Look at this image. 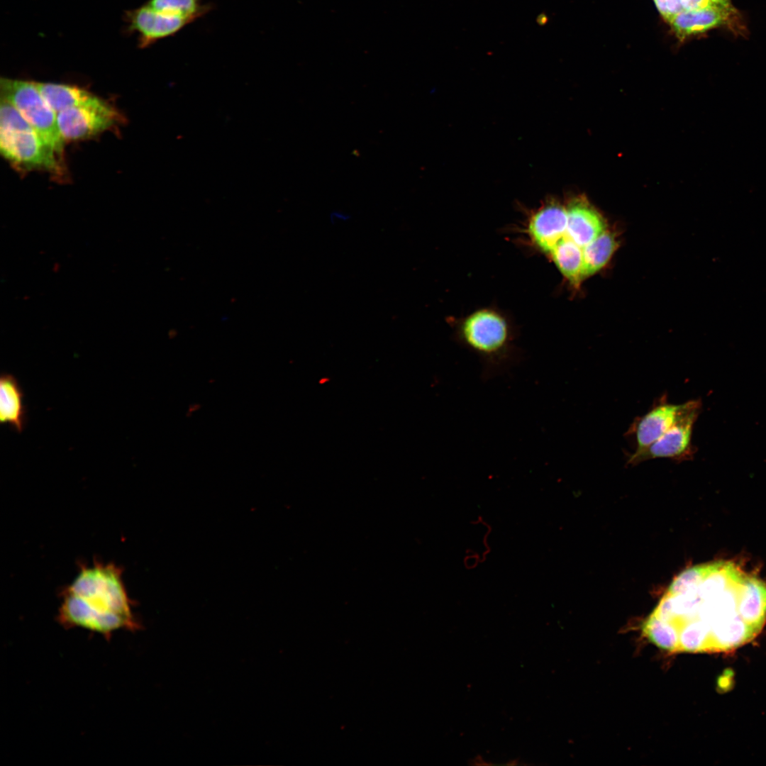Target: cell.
Instances as JSON below:
<instances>
[{"mask_svg":"<svg viewBox=\"0 0 766 766\" xmlns=\"http://www.w3.org/2000/svg\"><path fill=\"white\" fill-rule=\"evenodd\" d=\"M567 223L566 208L557 202H550L532 216L528 231L533 243L542 251L550 253L565 235Z\"/></svg>","mask_w":766,"mask_h":766,"instance_id":"cell-9","label":"cell"},{"mask_svg":"<svg viewBox=\"0 0 766 766\" xmlns=\"http://www.w3.org/2000/svg\"><path fill=\"white\" fill-rule=\"evenodd\" d=\"M1 97L11 104L62 159L65 141L57 125L55 113L43 98L35 82L1 78Z\"/></svg>","mask_w":766,"mask_h":766,"instance_id":"cell-4","label":"cell"},{"mask_svg":"<svg viewBox=\"0 0 766 766\" xmlns=\"http://www.w3.org/2000/svg\"><path fill=\"white\" fill-rule=\"evenodd\" d=\"M0 152L21 170L62 172L61 160L8 101L1 97Z\"/></svg>","mask_w":766,"mask_h":766,"instance_id":"cell-3","label":"cell"},{"mask_svg":"<svg viewBox=\"0 0 766 766\" xmlns=\"http://www.w3.org/2000/svg\"><path fill=\"white\" fill-rule=\"evenodd\" d=\"M682 407V404L670 403L663 394L646 413L637 417L626 433L635 442L634 453L645 450L667 431L677 420Z\"/></svg>","mask_w":766,"mask_h":766,"instance_id":"cell-8","label":"cell"},{"mask_svg":"<svg viewBox=\"0 0 766 766\" xmlns=\"http://www.w3.org/2000/svg\"><path fill=\"white\" fill-rule=\"evenodd\" d=\"M711 1L714 3H715L716 4H717L718 6H722L723 8H726V9H734L733 7L731 4L730 0H711Z\"/></svg>","mask_w":766,"mask_h":766,"instance_id":"cell-21","label":"cell"},{"mask_svg":"<svg viewBox=\"0 0 766 766\" xmlns=\"http://www.w3.org/2000/svg\"><path fill=\"white\" fill-rule=\"evenodd\" d=\"M127 33L138 35V45L142 48L157 41L172 36L187 25L189 21L153 9L145 4L125 12Z\"/></svg>","mask_w":766,"mask_h":766,"instance_id":"cell-7","label":"cell"},{"mask_svg":"<svg viewBox=\"0 0 766 766\" xmlns=\"http://www.w3.org/2000/svg\"><path fill=\"white\" fill-rule=\"evenodd\" d=\"M712 652L730 651L751 640L758 632L738 613L717 621L711 626Z\"/></svg>","mask_w":766,"mask_h":766,"instance_id":"cell-14","label":"cell"},{"mask_svg":"<svg viewBox=\"0 0 766 766\" xmlns=\"http://www.w3.org/2000/svg\"><path fill=\"white\" fill-rule=\"evenodd\" d=\"M737 611L747 624L759 632L766 620V583L756 577L745 575L740 589Z\"/></svg>","mask_w":766,"mask_h":766,"instance_id":"cell-12","label":"cell"},{"mask_svg":"<svg viewBox=\"0 0 766 766\" xmlns=\"http://www.w3.org/2000/svg\"><path fill=\"white\" fill-rule=\"evenodd\" d=\"M155 10L194 22L211 10L203 0H149L147 4Z\"/></svg>","mask_w":766,"mask_h":766,"instance_id":"cell-18","label":"cell"},{"mask_svg":"<svg viewBox=\"0 0 766 766\" xmlns=\"http://www.w3.org/2000/svg\"><path fill=\"white\" fill-rule=\"evenodd\" d=\"M23 392L16 377L2 373L0 377V421L21 433L26 424V409Z\"/></svg>","mask_w":766,"mask_h":766,"instance_id":"cell-13","label":"cell"},{"mask_svg":"<svg viewBox=\"0 0 766 766\" xmlns=\"http://www.w3.org/2000/svg\"><path fill=\"white\" fill-rule=\"evenodd\" d=\"M57 118L65 141L95 136L112 128L123 119L115 107L98 96L88 104L57 113Z\"/></svg>","mask_w":766,"mask_h":766,"instance_id":"cell-6","label":"cell"},{"mask_svg":"<svg viewBox=\"0 0 766 766\" xmlns=\"http://www.w3.org/2000/svg\"><path fill=\"white\" fill-rule=\"evenodd\" d=\"M734 9L718 6L698 10H684L670 23L676 35L684 40L692 35L704 33L709 29L726 25L731 22Z\"/></svg>","mask_w":766,"mask_h":766,"instance_id":"cell-11","label":"cell"},{"mask_svg":"<svg viewBox=\"0 0 766 766\" xmlns=\"http://www.w3.org/2000/svg\"><path fill=\"white\" fill-rule=\"evenodd\" d=\"M549 254L560 272L578 285L584 278L582 248L565 235Z\"/></svg>","mask_w":766,"mask_h":766,"instance_id":"cell-16","label":"cell"},{"mask_svg":"<svg viewBox=\"0 0 766 766\" xmlns=\"http://www.w3.org/2000/svg\"><path fill=\"white\" fill-rule=\"evenodd\" d=\"M459 338L479 357L484 381L505 374L519 364L520 357L510 345L509 326L494 311L480 310L472 313L461 324Z\"/></svg>","mask_w":766,"mask_h":766,"instance_id":"cell-2","label":"cell"},{"mask_svg":"<svg viewBox=\"0 0 766 766\" xmlns=\"http://www.w3.org/2000/svg\"><path fill=\"white\" fill-rule=\"evenodd\" d=\"M654 2L661 16L669 23L684 11L681 0H654Z\"/></svg>","mask_w":766,"mask_h":766,"instance_id":"cell-19","label":"cell"},{"mask_svg":"<svg viewBox=\"0 0 766 766\" xmlns=\"http://www.w3.org/2000/svg\"><path fill=\"white\" fill-rule=\"evenodd\" d=\"M701 407V402L698 399L682 404L681 411L670 428L645 450L631 453L628 462L636 465L655 458L675 461L692 458L694 453L692 443L693 427Z\"/></svg>","mask_w":766,"mask_h":766,"instance_id":"cell-5","label":"cell"},{"mask_svg":"<svg viewBox=\"0 0 766 766\" xmlns=\"http://www.w3.org/2000/svg\"><path fill=\"white\" fill-rule=\"evenodd\" d=\"M681 2L684 10L687 11L698 10L710 6H718L711 0H681Z\"/></svg>","mask_w":766,"mask_h":766,"instance_id":"cell-20","label":"cell"},{"mask_svg":"<svg viewBox=\"0 0 766 766\" xmlns=\"http://www.w3.org/2000/svg\"><path fill=\"white\" fill-rule=\"evenodd\" d=\"M38 91L55 113L89 103L96 96L76 86L35 82Z\"/></svg>","mask_w":766,"mask_h":766,"instance_id":"cell-15","label":"cell"},{"mask_svg":"<svg viewBox=\"0 0 766 766\" xmlns=\"http://www.w3.org/2000/svg\"><path fill=\"white\" fill-rule=\"evenodd\" d=\"M57 621L66 628H80L106 638L120 630L135 631L140 623L123 579V570L113 562L94 560L82 563L74 579L60 593Z\"/></svg>","mask_w":766,"mask_h":766,"instance_id":"cell-1","label":"cell"},{"mask_svg":"<svg viewBox=\"0 0 766 766\" xmlns=\"http://www.w3.org/2000/svg\"><path fill=\"white\" fill-rule=\"evenodd\" d=\"M617 240L606 230L582 248L583 277L592 275L606 265L617 248Z\"/></svg>","mask_w":766,"mask_h":766,"instance_id":"cell-17","label":"cell"},{"mask_svg":"<svg viewBox=\"0 0 766 766\" xmlns=\"http://www.w3.org/2000/svg\"><path fill=\"white\" fill-rule=\"evenodd\" d=\"M565 236L583 248L606 230L601 214L584 199H573L566 207Z\"/></svg>","mask_w":766,"mask_h":766,"instance_id":"cell-10","label":"cell"}]
</instances>
